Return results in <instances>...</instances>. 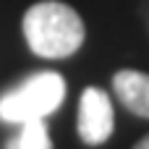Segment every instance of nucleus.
Returning <instances> with one entry per match:
<instances>
[{"mask_svg": "<svg viewBox=\"0 0 149 149\" xmlns=\"http://www.w3.org/2000/svg\"><path fill=\"white\" fill-rule=\"evenodd\" d=\"M5 149H52V139L45 118L21 123V131L5 144Z\"/></svg>", "mask_w": 149, "mask_h": 149, "instance_id": "nucleus-5", "label": "nucleus"}, {"mask_svg": "<svg viewBox=\"0 0 149 149\" xmlns=\"http://www.w3.org/2000/svg\"><path fill=\"white\" fill-rule=\"evenodd\" d=\"M113 89L118 102L139 115V118H149V73L141 71H118L113 76Z\"/></svg>", "mask_w": 149, "mask_h": 149, "instance_id": "nucleus-4", "label": "nucleus"}, {"mask_svg": "<svg viewBox=\"0 0 149 149\" xmlns=\"http://www.w3.org/2000/svg\"><path fill=\"white\" fill-rule=\"evenodd\" d=\"M113 128H115V113H113L110 97L97 86H86L79 100V136H81V141L89 147L105 144L110 139Z\"/></svg>", "mask_w": 149, "mask_h": 149, "instance_id": "nucleus-3", "label": "nucleus"}, {"mask_svg": "<svg viewBox=\"0 0 149 149\" xmlns=\"http://www.w3.org/2000/svg\"><path fill=\"white\" fill-rule=\"evenodd\" d=\"M65 97V79L55 71H42L8 89L0 97V120L5 123H26L37 118H47L60 107Z\"/></svg>", "mask_w": 149, "mask_h": 149, "instance_id": "nucleus-2", "label": "nucleus"}, {"mask_svg": "<svg viewBox=\"0 0 149 149\" xmlns=\"http://www.w3.org/2000/svg\"><path fill=\"white\" fill-rule=\"evenodd\" d=\"M134 149H149V134H147V136H144V139H141V141H139Z\"/></svg>", "mask_w": 149, "mask_h": 149, "instance_id": "nucleus-6", "label": "nucleus"}, {"mask_svg": "<svg viewBox=\"0 0 149 149\" xmlns=\"http://www.w3.org/2000/svg\"><path fill=\"white\" fill-rule=\"evenodd\" d=\"M24 37L34 55L47 60L71 58L84 45V21L81 16L58 0L34 3L24 13Z\"/></svg>", "mask_w": 149, "mask_h": 149, "instance_id": "nucleus-1", "label": "nucleus"}]
</instances>
